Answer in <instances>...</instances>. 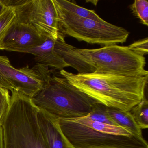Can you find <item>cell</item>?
<instances>
[{"label":"cell","mask_w":148,"mask_h":148,"mask_svg":"<svg viewBox=\"0 0 148 148\" xmlns=\"http://www.w3.org/2000/svg\"><path fill=\"white\" fill-rule=\"evenodd\" d=\"M31 100L37 109L58 119L87 116L97 102L65 78L54 75Z\"/></svg>","instance_id":"cell-5"},{"label":"cell","mask_w":148,"mask_h":148,"mask_svg":"<svg viewBox=\"0 0 148 148\" xmlns=\"http://www.w3.org/2000/svg\"><path fill=\"white\" fill-rule=\"evenodd\" d=\"M57 14L60 35L65 39L67 37L75 38L79 41L101 46L123 44L129 37L125 28L107 21L98 22L81 18L60 8L52 0Z\"/></svg>","instance_id":"cell-6"},{"label":"cell","mask_w":148,"mask_h":148,"mask_svg":"<svg viewBox=\"0 0 148 148\" xmlns=\"http://www.w3.org/2000/svg\"><path fill=\"white\" fill-rule=\"evenodd\" d=\"M56 40L47 38L41 45L27 50L25 53L34 55L38 64H41L48 67H51L61 71L70 67L62 56L56 52L54 48Z\"/></svg>","instance_id":"cell-11"},{"label":"cell","mask_w":148,"mask_h":148,"mask_svg":"<svg viewBox=\"0 0 148 148\" xmlns=\"http://www.w3.org/2000/svg\"><path fill=\"white\" fill-rule=\"evenodd\" d=\"M53 1L63 10L79 17L92 20L98 22L106 21L100 18L93 10L81 7L71 1L66 0H53Z\"/></svg>","instance_id":"cell-13"},{"label":"cell","mask_w":148,"mask_h":148,"mask_svg":"<svg viewBox=\"0 0 148 148\" xmlns=\"http://www.w3.org/2000/svg\"><path fill=\"white\" fill-rule=\"evenodd\" d=\"M8 110L1 124L4 148H47L31 98L11 90Z\"/></svg>","instance_id":"cell-4"},{"label":"cell","mask_w":148,"mask_h":148,"mask_svg":"<svg viewBox=\"0 0 148 148\" xmlns=\"http://www.w3.org/2000/svg\"><path fill=\"white\" fill-rule=\"evenodd\" d=\"M7 6L3 4L2 1L0 0V15L5 10Z\"/></svg>","instance_id":"cell-20"},{"label":"cell","mask_w":148,"mask_h":148,"mask_svg":"<svg viewBox=\"0 0 148 148\" xmlns=\"http://www.w3.org/2000/svg\"><path fill=\"white\" fill-rule=\"evenodd\" d=\"M38 123L47 148H74L62 133L59 119L38 109Z\"/></svg>","instance_id":"cell-10"},{"label":"cell","mask_w":148,"mask_h":148,"mask_svg":"<svg viewBox=\"0 0 148 148\" xmlns=\"http://www.w3.org/2000/svg\"><path fill=\"white\" fill-rule=\"evenodd\" d=\"M15 9L16 20L30 25L45 38L64 41L60 35L52 0H1Z\"/></svg>","instance_id":"cell-8"},{"label":"cell","mask_w":148,"mask_h":148,"mask_svg":"<svg viewBox=\"0 0 148 148\" xmlns=\"http://www.w3.org/2000/svg\"><path fill=\"white\" fill-rule=\"evenodd\" d=\"M10 97L9 91L3 89L0 94V125H1L8 110L10 104Z\"/></svg>","instance_id":"cell-18"},{"label":"cell","mask_w":148,"mask_h":148,"mask_svg":"<svg viewBox=\"0 0 148 148\" xmlns=\"http://www.w3.org/2000/svg\"><path fill=\"white\" fill-rule=\"evenodd\" d=\"M59 124L62 133L74 148H148L143 137L86 117L59 119Z\"/></svg>","instance_id":"cell-3"},{"label":"cell","mask_w":148,"mask_h":148,"mask_svg":"<svg viewBox=\"0 0 148 148\" xmlns=\"http://www.w3.org/2000/svg\"><path fill=\"white\" fill-rule=\"evenodd\" d=\"M49 67L37 64L29 66L15 68L9 58L0 56V88L19 92L32 98L44 86L49 84L51 77Z\"/></svg>","instance_id":"cell-7"},{"label":"cell","mask_w":148,"mask_h":148,"mask_svg":"<svg viewBox=\"0 0 148 148\" xmlns=\"http://www.w3.org/2000/svg\"><path fill=\"white\" fill-rule=\"evenodd\" d=\"M3 89H2V88H0V94L1 93V92H2V91H3Z\"/></svg>","instance_id":"cell-21"},{"label":"cell","mask_w":148,"mask_h":148,"mask_svg":"<svg viewBox=\"0 0 148 148\" xmlns=\"http://www.w3.org/2000/svg\"><path fill=\"white\" fill-rule=\"evenodd\" d=\"M108 107L97 102L86 117L95 122L116 126L108 114Z\"/></svg>","instance_id":"cell-16"},{"label":"cell","mask_w":148,"mask_h":148,"mask_svg":"<svg viewBox=\"0 0 148 148\" xmlns=\"http://www.w3.org/2000/svg\"><path fill=\"white\" fill-rule=\"evenodd\" d=\"M61 76L84 93L108 107L129 111L145 97L148 76L109 73L74 74L65 70Z\"/></svg>","instance_id":"cell-2"},{"label":"cell","mask_w":148,"mask_h":148,"mask_svg":"<svg viewBox=\"0 0 148 148\" xmlns=\"http://www.w3.org/2000/svg\"><path fill=\"white\" fill-rule=\"evenodd\" d=\"M16 20V12L13 7L7 6L0 15V50H1L4 40Z\"/></svg>","instance_id":"cell-14"},{"label":"cell","mask_w":148,"mask_h":148,"mask_svg":"<svg viewBox=\"0 0 148 148\" xmlns=\"http://www.w3.org/2000/svg\"><path fill=\"white\" fill-rule=\"evenodd\" d=\"M46 38L32 26L16 20L4 40L1 50L25 53L41 45Z\"/></svg>","instance_id":"cell-9"},{"label":"cell","mask_w":148,"mask_h":148,"mask_svg":"<svg viewBox=\"0 0 148 148\" xmlns=\"http://www.w3.org/2000/svg\"><path fill=\"white\" fill-rule=\"evenodd\" d=\"M134 120L141 130L148 127V101L145 97L142 101L129 110Z\"/></svg>","instance_id":"cell-15"},{"label":"cell","mask_w":148,"mask_h":148,"mask_svg":"<svg viewBox=\"0 0 148 148\" xmlns=\"http://www.w3.org/2000/svg\"><path fill=\"white\" fill-rule=\"evenodd\" d=\"M108 113L116 126L122 127L132 135L142 137V130L134 120L129 111L108 107Z\"/></svg>","instance_id":"cell-12"},{"label":"cell","mask_w":148,"mask_h":148,"mask_svg":"<svg viewBox=\"0 0 148 148\" xmlns=\"http://www.w3.org/2000/svg\"><path fill=\"white\" fill-rule=\"evenodd\" d=\"M134 15L145 25H148V2L146 0H136L131 5Z\"/></svg>","instance_id":"cell-17"},{"label":"cell","mask_w":148,"mask_h":148,"mask_svg":"<svg viewBox=\"0 0 148 148\" xmlns=\"http://www.w3.org/2000/svg\"><path fill=\"white\" fill-rule=\"evenodd\" d=\"M55 50L79 74L99 73L127 76H148L145 58L129 46L117 45L96 49H80L57 40Z\"/></svg>","instance_id":"cell-1"},{"label":"cell","mask_w":148,"mask_h":148,"mask_svg":"<svg viewBox=\"0 0 148 148\" xmlns=\"http://www.w3.org/2000/svg\"><path fill=\"white\" fill-rule=\"evenodd\" d=\"M148 38L134 42L129 46L133 51L142 56L146 55L148 53Z\"/></svg>","instance_id":"cell-19"}]
</instances>
